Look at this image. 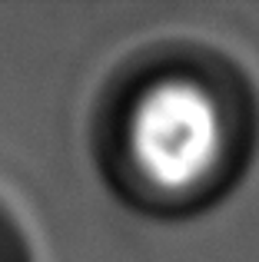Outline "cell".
Wrapping results in <instances>:
<instances>
[{"instance_id": "1", "label": "cell", "mask_w": 259, "mask_h": 262, "mask_svg": "<svg viewBox=\"0 0 259 262\" xmlns=\"http://www.w3.org/2000/svg\"><path fill=\"white\" fill-rule=\"evenodd\" d=\"M133 169L153 189L180 196L206 186L229 149L223 103L193 77H163L136 96L126 120Z\"/></svg>"}]
</instances>
